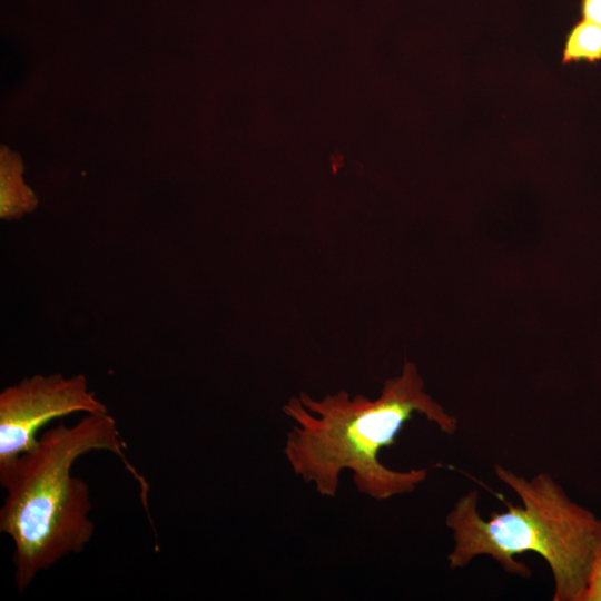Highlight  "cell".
I'll return each instance as SVG.
<instances>
[{
	"mask_svg": "<svg viewBox=\"0 0 601 601\" xmlns=\"http://www.w3.org/2000/svg\"><path fill=\"white\" fill-rule=\"evenodd\" d=\"M282 412L293 421L283 449L294 474L324 497H335L343 471L352 473L358 492L382 501L413 492L427 469L396 471L378 459L395 444L414 414L425 416L452 435L457 421L426 391L417 366L405 361L402 372L384 382L376 398L352 396L346 390L314 398L305 392L292 396Z\"/></svg>",
	"mask_w": 601,
	"mask_h": 601,
	"instance_id": "obj_1",
	"label": "cell"
},
{
	"mask_svg": "<svg viewBox=\"0 0 601 601\" xmlns=\"http://www.w3.org/2000/svg\"><path fill=\"white\" fill-rule=\"evenodd\" d=\"M116 421L107 413L86 414L68 426L59 423L43 432L37 444L0 464L6 497L0 509V531L13 542L14 579L24 592L35 578L71 553H81L95 524L86 481L71 475L77 459L91 451L118 456L140 486L149 514V485L125 455Z\"/></svg>",
	"mask_w": 601,
	"mask_h": 601,
	"instance_id": "obj_2",
	"label": "cell"
},
{
	"mask_svg": "<svg viewBox=\"0 0 601 601\" xmlns=\"http://www.w3.org/2000/svg\"><path fill=\"white\" fill-rule=\"evenodd\" d=\"M495 475L521 499L489 520L477 512L479 493L461 496L445 518L454 548L447 555L452 569L467 565L477 555H490L505 571L530 575L514 555L540 554L554 578V601H583L595 550L601 541V520L574 503L548 473L519 476L501 465Z\"/></svg>",
	"mask_w": 601,
	"mask_h": 601,
	"instance_id": "obj_3",
	"label": "cell"
},
{
	"mask_svg": "<svg viewBox=\"0 0 601 601\" xmlns=\"http://www.w3.org/2000/svg\"><path fill=\"white\" fill-rule=\"evenodd\" d=\"M107 413L85 375H33L0 394V464L32 449L48 422L72 413Z\"/></svg>",
	"mask_w": 601,
	"mask_h": 601,
	"instance_id": "obj_4",
	"label": "cell"
},
{
	"mask_svg": "<svg viewBox=\"0 0 601 601\" xmlns=\"http://www.w3.org/2000/svg\"><path fill=\"white\" fill-rule=\"evenodd\" d=\"M20 160L8 154L1 156L0 167V216L2 219H16L30 213L37 205L32 190L22 178Z\"/></svg>",
	"mask_w": 601,
	"mask_h": 601,
	"instance_id": "obj_5",
	"label": "cell"
},
{
	"mask_svg": "<svg viewBox=\"0 0 601 601\" xmlns=\"http://www.w3.org/2000/svg\"><path fill=\"white\" fill-rule=\"evenodd\" d=\"M601 60V27L582 19L568 32L562 63Z\"/></svg>",
	"mask_w": 601,
	"mask_h": 601,
	"instance_id": "obj_6",
	"label": "cell"
},
{
	"mask_svg": "<svg viewBox=\"0 0 601 601\" xmlns=\"http://www.w3.org/2000/svg\"><path fill=\"white\" fill-rule=\"evenodd\" d=\"M583 601H601V541L595 550Z\"/></svg>",
	"mask_w": 601,
	"mask_h": 601,
	"instance_id": "obj_7",
	"label": "cell"
},
{
	"mask_svg": "<svg viewBox=\"0 0 601 601\" xmlns=\"http://www.w3.org/2000/svg\"><path fill=\"white\" fill-rule=\"evenodd\" d=\"M582 18L601 27V0H581Z\"/></svg>",
	"mask_w": 601,
	"mask_h": 601,
	"instance_id": "obj_8",
	"label": "cell"
}]
</instances>
